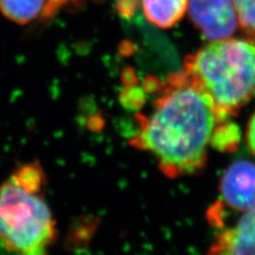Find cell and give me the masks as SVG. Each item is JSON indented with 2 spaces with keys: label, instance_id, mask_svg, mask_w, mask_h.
Listing matches in <instances>:
<instances>
[{
  "label": "cell",
  "instance_id": "8fae6325",
  "mask_svg": "<svg viewBox=\"0 0 255 255\" xmlns=\"http://www.w3.org/2000/svg\"><path fill=\"white\" fill-rule=\"evenodd\" d=\"M247 141H248L250 150L255 154V113L251 117L248 125V130H247Z\"/></svg>",
  "mask_w": 255,
  "mask_h": 255
},
{
  "label": "cell",
  "instance_id": "7c38bea8",
  "mask_svg": "<svg viewBox=\"0 0 255 255\" xmlns=\"http://www.w3.org/2000/svg\"><path fill=\"white\" fill-rule=\"evenodd\" d=\"M116 1H134L139 3V0H116Z\"/></svg>",
  "mask_w": 255,
  "mask_h": 255
},
{
  "label": "cell",
  "instance_id": "30bf717a",
  "mask_svg": "<svg viewBox=\"0 0 255 255\" xmlns=\"http://www.w3.org/2000/svg\"><path fill=\"white\" fill-rule=\"evenodd\" d=\"M239 25L255 43V0H233Z\"/></svg>",
  "mask_w": 255,
  "mask_h": 255
},
{
  "label": "cell",
  "instance_id": "6da1fadb",
  "mask_svg": "<svg viewBox=\"0 0 255 255\" xmlns=\"http://www.w3.org/2000/svg\"><path fill=\"white\" fill-rule=\"evenodd\" d=\"M222 122L210 95L183 71L163 84L136 146L153 153L168 177L195 173L203 168L213 132Z\"/></svg>",
  "mask_w": 255,
  "mask_h": 255
},
{
  "label": "cell",
  "instance_id": "52a82bcc",
  "mask_svg": "<svg viewBox=\"0 0 255 255\" xmlns=\"http://www.w3.org/2000/svg\"><path fill=\"white\" fill-rule=\"evenodd\" d=\"M70 0H0V11L10 20L25 25L49 18Z\"/></svg>",
  "mask_w": 255,
  "mask_h": 255
},
{
  "label": "cell",
  "instance_id": "8992f818",
  "mask_svg": "<svg viewBox=\"0 0 255 255\" xmlns=\"http://www.w3.org/2000/svg\"><path fill=\"white\" fill-rule=\"evenodd\" d=\"M206 255H255V205L235 227L222 231Z\"/></svg>",
  "mask_w": 255,
  "mask_h": 255
},
{
  "label": "cell",
  "instance_id": "3957f363",
  "mask_svg": "<svg viewBox=\"0 0 255 255\" xmlns=\"http://www.w3.org/2000/svg\"><path fill=\"white\" fill-rule=\"evenodd\" d=\"M41 170L25 166L0 185V243L19 255H48L54 238L49 207L37 195Z\"/></svg>",
  "mask_w": 255,
  "mask_h": 255
},
{
  "label": "cell",
  "instance_id": "5b68a950",
  "mask_svg": "<svg viewBox=\"0 0 255 255\" xmlns=\"http://www.w3.org/2000/svg\"><path fill=\"white\" fill-rule=\"evenodd\" d=\"M255 205V164L246 159L236 161L223 173L220 183V201L233 212H247Z\"/></svg>",
  "mask_w": 255,
  "mask_h": 255
},
{
  "label": "cell",
  "instance_id": "277c9868",
  "mask_svg": "<svg viewBox=\"0 0 255 255\" xmlns=\"http://www.w3.org/2000/svg\"><path fill=\"white\" fill-rule=\"evenodd\" d=\"M188 13L209 41L230 38L237 30L233 0H188Z\"/></svg>",
  "mask_w": 255,
  "mask_h": 255
},
{
  "label": "cell",
  "instance_id": "ba28073f",
  "mask_svg": "<svg viewBox=\"0 0 255 255\" xmlns=\"http://www.w3.org/2000/svg\"><path fill=\"white\" fill-rule=\"evenodd\" d=\"M146 18L162 29L173 27L184 16L188 0H141Z\"/></svg>",
  "mask_w": 255,
  "mask_h": 255
},
{
  "label": "cell",
  "instance_id": "7a4b0ae2",
  "mask_svg": "<svg viewBox=\"0 0 255 255\" xmlns=\"http://www.w3.org/2000/svg\"><path fill=\"white\" fill-rule=\"evenodd\" d=\"M184 73L210 95L223 121L255 97V44L222 39L190 54Z\"/></svg>",
  "mask_w": 255,
  "mask_h": 255
},
{
  "label": "cell",
  "instance_id": "9c48e42d",
  "mask_svg": "<svg viewBox=\"0 0 255 255\" xmlns=\"http://www.w3.org/2000/svg\"><path fill=\"white\" fill-rule=\"evenodd\" d=\"M225 122L215 128L211 145L219 151H234L239 146L241 132L235 124H226Z\"/></svg>",
  "mask_w": 255,
  "mask_h": 255
}]
</instances>
